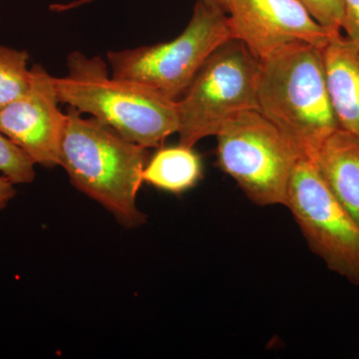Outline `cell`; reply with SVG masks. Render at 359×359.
Here are the masks:
<instances>
[{
    "label": "cell",
    "instance_id": "cell-1",
    "mask_svg": "<svg viewBox=\"0 0 359 359\" xmlns=\"http://www.w3.org/2000/svg\"><path fill=\"white\" fill-rule=\"evenodd\" d=\"M53 81L59 102L89 114L142 147H158L178 133L177 101L146 85L113 76L99 56L71 52L67 73Z\"/></svg>",
    "mask_w": 359,
    "mask_h": 359
},
{
    "label": "cell",
    "instance_id": "cell-2",
    "mask_svg": "<svg viewBox=\"0 0 359 359\" xmlns=\"http://www.w3.org/2000/svg\"><path fill=\"white\" fill-rule=\"evenodd\" d=\"M148 161L147 149L67 108L59 166L78 191L105 208L124 228L146 222L137 195Z\"/></svg>",
    "mask_w": 359,
    "mask_h": 359
},
{
    "label": "cell",
    "instance_id": "cell-3",
    "mask_svg": "<svg viewBox=\"0 0 359 359\" xmlns=\"http://www.w3.org/2000/svg\"><path fill=\"white\" fill-rule=\"evenodd\" d=\"M257 103L259 112L309 159L339 129L320 48L313 44L283 45L259 60Z\"/></svg>",
    "mask_w": 359,
    "mask_h": 359
},
{
    "label": "cell",
    "instance_id": "cell-4",
    "mask_svg": "<svg viewBox=\"0 0 359 359\" xmlns=\"http://www.w3.org/2000/svg\"><path fill=\"white\" fill-rule=\"evenodd\" d=\"M259 59L243 42L229 39L198 71L177 101L179 144L194 148L245 111H259Z\"/></svg>",
    "mask_w": 359,
    "mask_h": 359
},
{
    "label": "cell",
    "instance_id": "cell-5",
    "mask_svg": "<svg viewBox=\"0 0 359 359\" xmlns=\"http://www.w3.org/2000/svg\"><path fill=\"white\" fill-rule=\"evenodd\" d=\"M231 39L226 14L198 0L184 32L171 41L112 50L107 62L113 76L146 85L178 101L209 56Z\"/></svg>",
    "mask_w": 359,
    "mask_h": 359
},
{
    "label": "cell",
    "instance_id": "cell-6",
    "mask_svg": "<svg viewBox=\"0 0 359 359\" xmlns=\"http://www.w3.org/2000/svg\"><path fill=\"white\" fill-rule=\"evenodd\" d=\"M216 137L219 167L245 197L262 207H285L292 172L304 157L289 139L257 110L236 115Z\"/></svg>",
    "mask_w": 359,
    "mask_h": 359
},
{
    "label": "cell",
    "instance_id": "cell-7",
    "mask_svg": "<svg viewBox=\"0 0 359 359\" xmlns=\"http://www.w3.org/2000/svg\"><path fill=\"white\" fill-rule=\"evenodd\" d=\"M285 207L311 252L330 271L359 287V226L308 157H302L295 165Z\"/></svg>",
    "mask_w": 359,
    "mask_h": 359
},
{
    "label": "cell",
    "instance_id": "cell-8",
    "mask_svg": "<svg viewBox=\"0 0 359 359\" xmlns=\"http://www.w3.org/2000/svg\"><path fill=\"white\" fill-rule=\"evenodd\" d=\"M226 14L231 39L243 42L259 60L294 42L323 48L334 35L299 0H226Z\"/></svg>",
    "mask_w": 359,
    "mask_h": 359
},
{
    "label": "cell",
    "instance_id": "cell-9",
    "mask_svg": "<svg viewBox=\"0 0 359 359\" xmlns=\"http://www.w3.org/2000/svg\"><path fill=\"white\" fill-rule=\"evenodd\" d=\"M53 78L41 65H32L29 88L0 110V132L44 168L59 166L66 123Z\"/></svg>",
    "mask_w": 359,
    "mask_h": 359
},
{
    "label": "cell",
    "instance_id": "cell-10",
    "mask_svg": "<svg viewBox=\"0 0 359 359\" xmlns=\"http://www.w3.org/2000/svg\"><path fill=\"white\" fill-rule=\"evenodd\" d=\"M320 51L339 128L359 137V48L340 32L332 35Z\"/></svg>",
    "mask_w": 359,
    "mask_h": 359
},
{
    "label": "cell",
    "instance_id": "cell-11",
    "mask_svg": "<svg viewBox=\"0 0 359 359\" xmlns=\"http://www.w3.org/2000/svg\"><path fill=\"white\" fill-rule=\"evenodd\" d=\"M311 160L335 199L359 226V137L337 129Z\"/></svg>",
    "mask_w": 359,
    "mask_h": 359
},
{
    "label": "cell",
    "instance_id": "cell-12",
    "mask_svg": "<svg viewBox=\"0 0 359 359\" xmlns=\"http://www.w3.org/2000/svg\"><path fill=\"white\" fill-rule=\"evenodd\" d=\"M202 160L193 148L179 144L161 149L148 161L143 181L173 194L190 190L202 178Z\"/></svg>",
    "mask_w": 359,
    "mask_h": 359
},
{
    "label": "cell",
    "instance_id": "cell-13",
    "mask_svg": "<svg viewBox=\"0 0 359 359\" xmlns=\"http://www.w3.org/2000/svg\"><path fill=\"white\" fill-rule=\"evenodd\" d=\"M30 78L28 52L0 45V110L27 91Z\"/></svg>",
    "mask_w": 359,
    "mask_h": 359
},
{
    "label": "cell",
    "instance_id": "cell-14",
    "mask_svg": "<svg viewBox=\"0 0 359 359\" xmlns=\"http://www.w3.org/2000/svg\"><path fill=\"white\" fill-rule=\"evenodd\" d=\"M35 163L22 149L0 132V173L15 185L29 184L35 178Z\"/></svg>",
    "mask_w": 359,
    "mask_h": 359
},
{
    "label": "cell",
    "instance_id": "cell-15",
    "mask_svg": "<svg viewBox=\"0 0 359 359\" xmlns=\"http://www.w3.org/2000/svg\"><path fill=\"white\" fill-rule=\"evenodd\" d=\"M308 9L314 20L330 32H341L344 18L342 0H299Z\"/></svg>",
    "mask_w": 359,
    "mask_h": 359
},
{
    "label": "cell",
    "instance_id": "cell-16",
    "mask_svg": "<svg viewBox=\"0 0 359 359\" xmlns=\"http://www.w3.org/2000/svg\"><path fill=\"white\" fill-rule=\"evenodd\" d=\"M344 18L341 32L359 48V0H342Z\"/></svg>",
    "mask_w": 359,
    "mask_h": 359
},
{
    "label": "cell",
    "instance_id": "cell-17",
    "mask_svg": "<svg viewBox=\"0 0 359 359\" xmlns=\"http://www.w3.org/2000/svg\"><path fill=\"white\" fill-rule=\"evenodd\" d=\"M15 184L6 177L0 176V211L6 209V205L15 197Z\"/></svg>",
    "mask_w": 359,
    "mask_h": 359
},
{
    "label": "cell",
    "instance_id": "cell-18",
    "mask_svg": "<svg viewBox=\"0 0 359 359\" xmlns=\"http://www.w3.org/2000/svg\"><path fill=\"white\" fill-rule=\"evenodd\" d=\"M94 1H96V0H73V1L66 2V4H54L50 6V11H54V13H65V11L79 8V7L92 4Z\"/></svg>",
    "mask_w": 359,
    "mask_h": 359
},
{
    "label": "cell",
    "instance_id": "cell-19",
    "mask_svg": "<svg viewBox=\"0 0 359 359\" xmlns=\"http://www.w3.org/2000/svg\"><path fill=\"white\" fill-rule=\"evenodd\" d=\"M205 4L209 6L216 7V8L222 9L226 13V0H203Z\"/></svg>",
    "mask_w": 359,
    "mask_h": 359
},
{
    "label": "cell",
    "instance_id": "cell-20",
    "mask_svg": "<svg viewBox=\"0 0 359 359\" xmlns=\"http://www.w3.org/2000/svg\"><path fill=\"white\" fill-rule=\"evenodd\" d=\"M0 18H1V13H0Z\"/></svg>",
    "mask_w": 359,
    "mask_h": 359
}]
</instances>
